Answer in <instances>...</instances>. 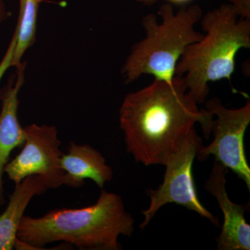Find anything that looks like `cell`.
Here are the masks:
<instances>
[{
	"label": "cell",
	"instance_id": "cell-8",
	"mask_svg": "<svg viewBox=\"0 0 250 250\" xmlns=\"http://www.w3.org/2000/svg\"><path fill=\"white\" fill-rule=\"evenodd\" d=\"M228 173L227 167L215 161L205 184L206 190L216 198L223 213V224L218 237V250H250V225L245 218L249 204L237 205L230 200L226 189Z\"/></svg>",
	"mask_w": 250,
	"mask_h": 250
},
{
	"label": "cell",
	"instance_id": "cell-1",
	"mask_svg": "<svg viewBox=\"0 0 250 250\" xmlns=\"http://www.w3.org/2000/svg\"><path fill=\"white\" fill-rule=\"evenodd\" d=\"M183 77L171 83L155 80L125 96L119 111L126 151L143 165L164 166L200 123L206 139L211 134L213 114L199 109Z\"/></svg>",
	"mask_w": 250,
	"mask_h": 250
},
{
	"label": "cell",
	"instance_id": "cell-13",
	"mask_svg": "<svg viewBox=\"0 0 250 250\" xmlns=\"http://www.w3.org/2000/svg\"><path fill=\"white\" fill-rule=\"evenodd\" d=\"M16 43V34H14L9 47L5 52L4 57L0 62V82L4 77L5 73L7 72L10 67H12L13 57H14L15 46Z\"/></svg>",
	"mask_w": 250,
	"mask_h": 250
},
{
	"label": "cell",
	"instance_id": "cell-16",
	"mask_svg": "<svg viewBox=\"0 0 250 250\" xmlns=\"http://www.w3.org/2000/svg\"><path fill=\"white\" fill-rule=\"evenodd\" d=\"M134 1L142 3V4L147 5V6H152V5L155 4L158 0H134Z\"/></svg>",
	"mask_w": 250,
	"mask_h": 250
},
{
	"label": "cell",
	"instance_id": "cell-3",
	"mask_svg": "<svg viewBox=\"0 0 250 250\" xmlns=\"http://www.w3.org/2000/svg\"><path fill=\"white\" fill-rule=\"evenodd\" d=\"M238 17L230 4L202 16L200 24L207 34L188 46L176 65L175 76L184 77L197 104L205 103L209 82L227 79L231 83L237 53L250 47V19Z\"/></svg>",
	"mask_w": 250,
	"mask_h": 250
},
{
	"label": "cell",
	"instance_id": "cell-14",
	"mask_svg": "<svg viewBox=\"0 0 250 250\" xmlns=\"http://www.w3.org/2000/svg\"><path fill=\"white\" fill-rule=\"evenodd\" d=\"M236 9L238 16L250 19V0H227Z\"/></svg>",
	"mask_w": 250,
	"mask_h": 250
},
{
	"label": "cell",
	"instance_id": "cell-15",
	"mask_svg": "<svg viewBox=\"0 0 250 250\" xmlns=\"http://www.w3.org/2000/svg\"><path fill=\"white\" fill-rule=\"evenodd\" d=\"M9 17V12L6 10L4 1L0 0V24Z\"/></svg>",
	"mask_w": 250,
	"mask_h": 250
},
{
	"label": "cell",
	"instance_id": "cell-5",
	"mask_svg": "<svg viewBox=\"0 0 250 250\" xmlns=\"http://www.w3.org/2000/svg\"><path fill=\"white\" fill-rule=\"evenodd\" d=\"M201 146V139L195 129H192L182 146L166 162L164 182L155 190L149 188L147 191L150 197V204L147 209L142 211L145 218L139 225L141 229L149 225L161 207L171 203L196 212L214 226H219L218 218L207 210L199 200L192 174L194 160Z\"/></svg>",
	"mask_w": 250,
	"mask_h": 250
},
{
	"label": "cell",
	"instance_id": "cell-17",
	"mask_svg": "<svg viewBox=\"0 0 250 250\" xmlns=\"http://www.w3.org/2000/svg\"><path fill=\"white\" fill-rule=\"evenodd\" d=\"M167 1H170L171 3H174V4H187V3L189 2L191 0H167Z\"/></svg>",
	"mask_w": 250,
	"mask_h": 250
},
{
	"label": "cell",
	"instance_id": "cell-10",
	"mask_svg": "<svg viewBox=\"0 0 250 250\" xmlns=\"http://www.w3.org/2000/svg\"><path fill=\"white\" fill-rule=\"evenodd\" d=\"M61 164L64 172L62 185L66 187H83L85 179H89L103 189L113 177V169L103 154L89 145L70 141L67 152L62 154Z\"/></svg>",
	"mask_w": 250,
	"mask_h": 250
},
{
	"label": "cell",
	"instance_id": "cell-6",
	"mask_svg": "<svg viewBox=\"0 0 250 250\" xmlns=\"http://www.w3.org/2000/svg\"><path fill=\"white\" fill-rule=\"evenodd\" d=\"M207 109L212 112L211 133L213 140L208 146H201L197 159L205 161L213 156L215 162L223 164L245 182L250 190V167L245 152L244 137L250 123V101L236 109L225 108L218 98L207 102Z\"/></svg>",
	"mask_w": 250,
	"mask_h": 250
},
{
	"label": "cell",
	"instance_id": "cell-9",
	"mask_svg": "<svg viewBox=\"0 0 250 250\" xmlns=\"http://www.w3.org/2000/svg\"><path fill=\"white\" fill-rule=\"evenodd\" d=\"M25 63L18 65L16 77L0 93V207L4 205L3 176L10 155L16 148L22 147L25 140V130L18 118L19 93L24 82Z\"/></svg>",
	"mask_w": 250,
	"mask_h": 250
},
{
	"label": "cell",
	"instance_id": "cell-11",
	"mask_svg": "<svg viewBox=\"0 0 250 250\" xmlns=\"http://www.w3.org/2000/svg\"><path fill=\"white\" fill-rule=\"evenodd\" d=\"M48 187L40 176H29L15 187L7 207L0 215V250H14L18 228L34 197L45 193Z\"/></svg>",
	"mask_w": 250,
	"mask_h": 250
},
{
	"label": "cell",
	"instance_id": "cell-12",
	"mask_svg": "<svg viewBox=\"0 0 250 250\" xmlns=\"http://www.w3.org/2000/svg\"><path fill=\"white\" fill-rule=\"evenodd\" d=\"M41 0H20V14L15 34V46L12 67L22 63L23 56L36 42L38 14Z\"/></svg>",
	"mask_w": 250,
	"mask_h": 250
},
{
	"label": "cell",
	"instance_id": "cell-7",
	"mask_svg": "<svg viewBox=\"0 0 250 250\" xmlns=\"http://www.w3.org/2000/svg\"><path fill=\"white\" fill-rule=\"evenodd\" d=\"M25 140L21 152L7 163L4 173L15 186L29 176H40L49 189L62 186V153L58 130L53 125L31 124L24 127Z\"/></svg>",
	"mask_w": 250,
	"mask_h": 250
},
{
	"label": "cell",
	"instance_id": "cell-4",
	"mask_svg": "<svg viewBox=\"0 0 250 250\" xmlns=\"http://www.w3.org/2000/svg\"><path fill=\"white\" fill-rule=\"evenodd\" d=\"M158 14L160 23L153 14L142 18L146 36L133 46L122 69L126 83L135 82L143 75L171 83L184 50L203 38L204 34L195 30V24L203 16L198 5L184 6L174 13L172 5L166 3L161 5Z\"/></svg>",
	"mask_w": 250,
	"mask_h": 250
},
{
	"label": "cell",
	"instance_id": "cell-2",
	"mask_svg": "<svg viewBox=\"0 0 250 250\" xmlns=\"http://www.w3.org/2000/svg\"><path fill=\"white\" fill-rule=\"evenodd\" d=\"M134 219L118 194L102 189L93 205L49 210L39 218L24 215L15 250H40L62 242L81 250H121L118 238L131 237Z\"/></svg>",
	"mask_w": 250,
	"mask_h": 250
}]
</instances>
